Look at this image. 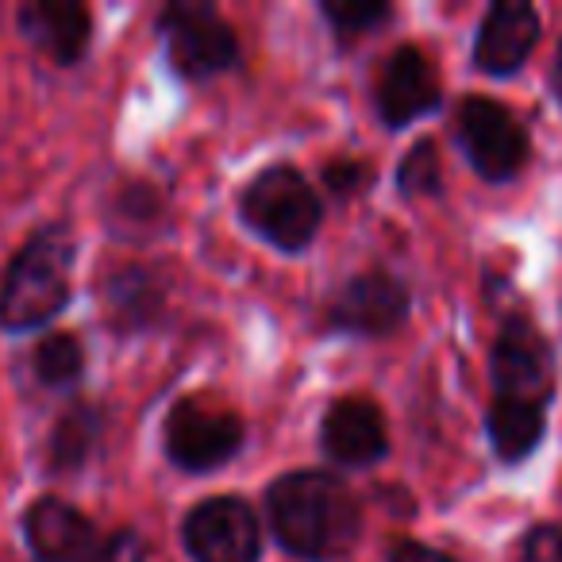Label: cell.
<instances>
[{
    "instance_id": "cell-23",
    "label": "cell",
    "mask_w": 562,
    "mask_h": 562,
    "mask_svg": "<svg viewBox=\"0 0 562 562\" xmlns=\"http://www.w3.org/2000/svg\"><path fill=\"white\" fill-rule=\"evenodd\" d=\"M147 539L139 536L135 528H120L112 536H104L97 543L93 559L89 562H147Z\"/></svg>"
},
{
    "instance_id": "cell-21",
    "label": "cell",
    "mask_w": 562,
    "mask_h": 562,
    "mask_svg": "<svg viewBox=\"0 0 562 562\" xmlns=\"http://www.w3.org/2000/svg\"><path fill=\"white\" fill-rule=\"evenodd\" d=\"M370 178H374V173H370V166L362 162V158H331V162L324 166V173H321V181L328 186V193L339 196V201L367 193Z\"/></svg>"
},
{
    "instance_id": "cell-22",
    "label": "cell",
    "mask_w": 562,
    "mask_h": 562,
    "mask_svg": "<svg viewBox=\"0 0 562 562\" xmlns=\"http://www.w3.org/2000/svg\"><path fill=\"white\" fill-rule=\"evenodd\" d=\"M116 220H127V224H155V220H162V196H158V189L147 186V181H132L116 196Z\"/></svg>"
},
{
    "instance_id": "cell-15",
    "label": "cell",
    "mask_w": 562,
    "mask_h": 562,
    "mask_svg": "<svg viewBox=\"0 0 562 562\" xmlns=\"http://www.w3.org/2000/svg\"><path fill=\"white\" fill-rule=\"evenodd\" d=\"M166 290L155 270L147 266H124L104 281V313L116 331H143L162 321Z\"/></svg>"
},
{
    "instance_id": "cell-4",
    "label": "cell",
    "mask_w": 562,
    "mask_h": 562,
    "mask_svg": "<svg viewBox=\"0 0 562 562\" xmlns=\"http://www.w3.org/2000/svg\"><path fill=\"white\" fill-rule=\"evenodd\" d=\"M158 35L170 70L186 81H212L239 66V40L232 24L201 0L166 4L158 16Z\"/></svg>"
},
{
    "instance_id": "cell-16",
    "label": "cell",
    "mask_w": 562,
    "mask_h": 562,
    "mask_svg": "<svg viewBox=\"0 0 562 562\" xmlns=\"http://www.w3.org/2000/svg\"><path fill=\"white\" fill-rule=\"evenodd\" d=\"M485 431H490L493 454H497L505 467H516V462H524L539 443H543L547 408L524 405V401L493 397L490 416H485Z\"/></svg>"
},
{
    "instance_id": "cell-1",
    "label": "cell",
    "mask_w": 562,
    "mask_h": 562,
    "mask_svg": "<svg viewBox=\"0 0 562 562\" xmlns=\"http://www.w3.org/2000/svg\"><path fill=\"white\" fill-rule=\"evenodd\" d=\"M266 516L278 543L305 562H331L359 543L362 508L355 493L324 470H293L266 490Z\"/></svg>"
},
{
    "instance_id": "cell-8",
    "label": "cell",
    "mask_w": 562,
    "mask_h": 562,
    "mask_svg": "<svg viewBox=\"0 0 562 562\" xmlns=\"http://www.w3.org/2000/svg\"><path fill=\"white\" fill-rule=\"evenodd\" d=\"M408 285L390 270H362L347 278L328 301V328L359 339H385L408 321Z\"/></svg>"
},
{
    "instance_id": "cell-11",
    "label": "cell",
    "mask_w": 562,
    "mask_h": 562,
    "mask_svg": "<svg viewBox=\"0 0 562 562\" xmlns=\"http://www.w3.org/2000/svg\"><path fill=\"white\" fill-rule=\"evenodd\" d=\"M321 447L336 467L367 470L390 454L385 416L367 397H339L321 420Z\"/></svg>"
},
{
    "instance_id": "cell-17",
    "label": "cell",
    "mask_w": 562,
    "mask_h": 562,
    "mask_svg": "<svg viewBox=\"0 0 562 562\" xmlns=\"http://www.w3.org/2000/svg\"><path fill=\"white\" fill-rule=\"evenodd\" d=\"M101 428H104L101 408L74 405L70 413L55 424V431H50V470L70 474V470L86 467L97 439H101Z\"/></svg>"
},
{
    "instance_id": "cell-2",
    "label": "cell",
    "mask_w": 562,
    "mask_h": 562,
    "mask_svg": "<svg viewBox=\"0 0 562 562\" xmlns=\"http://www.w3.org/2000/svg\"><path fill=\"white\" fill-rule=\"evenodd\" d=\"M74 235L66 224H47L20 247L0 281V328L35 331L70 305Z\"/></svg>"
},
{
    "instance_id": "cell-7",
    "label": "cell",
    "mask_w": 562,
    "mask_h": 562,
    "mask_svg": "<svg viewBox=\"0 0 562 562\" xmlns=\"http://www.w3.org/2000/svg\"><path fill=\"white\" fill-rule=\"evenodd\" d=\"M490 374L497 397L551 408L554 397V351L528 316H508L490 355Z\"/></svg>"
},
{
    "instance_id": "cell-19",
    "label": "cell",
    "mask_w": 562,
    "mask_h": 562,
    "mask_svg": "<svg viewBox=\"0 0 562 562\" xmlns=\"http://www.w3.org/2000/svg\"><path fill=\"white\" fill-rule=\"evenodd\" d=\"M321 12L336 32L339 47H355L393 20V4H385V0H324Z\"/></svg>"
},
{
    "instance_id": "cell-3",
    "label": "cell",
    "mask_w": 562,
    "mask_h": 562,
    "mask_svg": "<svg viewBox=\"0 0 562 562\" xmlns=\"http://www.w3.org/2000/svg\"><path fill=\"white\" fill-rule=\"evenodd\" d=\"M239 212L255 235H262L278 250H305L324 224V204L297 166H266L247 181L239 196Z\"/></svg>"
},
{
    "instance_id": "cell-20",
    "label": "cell",
    "mask_w": 562,
    "mask_h": 562,
    "mask_svg": "<svg viewBox=\"0 0 562 562\" xmlns=\"http://www.w3.org/2000/svg\"><path fill=\"white\" fill-rule=\"evenodd\" d=\"M397 189L405 196H439L443 193V170H439L436 143L420 139L405 150L397 166Z\"/></svg>"
},
{
    "instance_id": "cell-5",
    "label": "cell",
    "mask_w": 562,
    "mask_h": 562,
    "mask_svg": "<svg viewBox=\"0 0 562 562\" xmlns=\"http://www.w3.org/2000/svg\"><path fill=\"white\" fill-rule=\"evenodd\" d=\"M243 420L224 405L186 397L166 416V459L186 474H209L243 451Z\"/></svg>"
},
{
    "instance_id": "cell-12",
    "label": "cell",
    "mask_w": 562,
    "mask_h": 562,
    "mask_svg": "<svg viewBox=\"0 0 562 562\" xmlns=\"http://www.w3.org/2000/svg\"><path fill=\"white\" fill-rule=\"evenodd\" d=\"M539 43V12L528 0H497L474 40V66L490 78L516 74Z\"/></svg>"
},
{
    "instance_id": "cell-24",
    "label": "cell",
    "mask_w": 562,
    "mask_h": 562,
    "mask_svg": "<svg viewBox=\"0 0 562 562\" xmlns=\"http://www.w3.org/2000/svg\"><path fill=\"white\" fill-rule=\"evenodd\" d=\"M520 562H562V528L559 524H539L524 536Z\"/></svg>"
},
{
    "instance_id": "cell-10",
    "label": "cell",
    "mask_w": 562,
    "mask_h": 562,
    "mask_svg": "<svg viewBox=\"0 0 562 562\" xmlns=\"http://www.w3.org/2000/svg\"><path fill=\"white\" fill-rule=\"evenodd\" d=\"M374 104L378 116L390 132H401L413 120L431 116V112L443 104V89H439V78L431 70L428 55L413 43L397 47L390 58L382 63V74H378L374 86Z\"/></svg>"
},
{
    "instance_id": "cell-25",
    "label": "cell",
    "mask_w": 562,
    "mask_h": 562,
    "mask_svg": "<svg viewBox=\"0 0 562 562\" xmlns=\"http://www.w3.org/2000/svg\"><path fill=\"white\" fill-rule=\"evenodd\" d=\"M390 562H459V559H451V554L436 551L428 543H416V539H397L390 547Z\"/></svg>"
},
{
    "instance_id": "cell-6",
    "label": "cell",
    "mask_w": 562,
    "mask_h": 562,
    "mask_svg": "<svg viewBox=\"0 0 562 562\" xmlns=\"http://www.w3.org/2000/svg\"><path fill=\"white\" fill-rule=\"evenodd\" d=\"M454 135H459L462 155L477 170V178L493 181V186H505L528 166V132L497 101L467 97L459 104V116H454Z\"/></svg>"
},
{
    "instance_id": "cell-14",
    "label": "cell",
    "mask_w": 562,
    "mask_h": 562,
    "mask_svg": "<svg viewBox=\"0 0 562 562\" xmlns=\"http://www.w3.org/2000/svg\"><path fill=\"white\" fill-rule=\"evenodd\" d=\"M20 32L55 66H74L93 40V16L74 0H32L20 9Z\"/></svg>"
},
{
    "instance_id": "cell-9",
    "label": "cell",
    "mask_w": 562,
    "mask_h": 562,
    "mask_svg": "<svg viewBox=\"0 0 562 562\" xmlns=\"http://www.w3.org/2000/svg\"><path fill=\"white\" fill-rule=\"evenodd\" d=\"M181 539L193 562H258L262 528L243 497H209L189 508Z\"/></svg>"
},
{
    "instance_id": "cell-13",
    "label": "cell",
    "mask_w": 562,
    "mask_h": 562,
    "mask_svg": "<svg viewBox=\"0 0 562 562\" xmlns=\"http://www.w3.org/2000/svg\"><path fill=\"white\" fill-rule=\"evenodd\" d=\"M24 539L40 562H89L101 543L93 520L63 497H40L27 508Z\"/></svg>"
},
{
    "instance_id": "cell-18",
    "label": "cell",
    "mask_w": 562,
    "mask_h": 562,
    "mask_svg": "<svg viewBox=\"0 0 562 562\" xmlns=\"http://www.w3.org/2000/svg\"><path fill=\"white\" fill-rule=\"evenodd\" d=\"M35 378L50 390H70V385L81 382L86 374V347H81L78 336L70 331H50V336L40 339L32 355Z\"/></svg>"
},
{
    "instance_id": "cell-26",
    "label": "cell",
    "mask_w": 562,
    "mask_h": 562,
    "mask_svg": "<svg viewBox=\"0 0 562 562\" xmlns=\"http://www.w3.org/2000/svg\"><path fill=\"white\" fill-rule=\"evenodd\" d=\"M551 89H554V97H559V104H562V40H559V50H554V66H551Z\"/></svg>"
}]
</instances>
